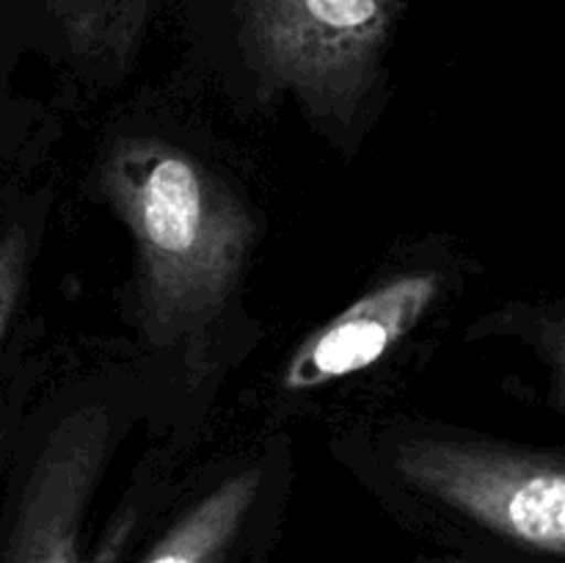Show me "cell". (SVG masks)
Instances as JSON below:
<instances>
[{
	"label": "cell",
	"mask_w": 565,
	"mask_h": 563,
	"mask_svg": "<svg viewBox=\"0 0 565 563\" xmlns=\"http://www.w3.org/2000/svg\"><path fill=\"white\" fill-rule=\"evenodd\" d=\"M28 254H31V241L20 224L0 232V346L20 304L28 274Z\"/></svg>",
	"instance_id": "cell-8"
},
{
	"label": "cell",
	"mask_w": 565,
	"mask_h": 563,
	"mask_svg": "<svg viewBox=\"0 0 565 563\" xmlns=\"http://www.w3.org/2000/svg\"><path fill=\"white\" fill-rule=\"evenodd\" d=\"M66 3L81 31L130 42L141 25L149 0H66Z\"/></svg>",
	"instance_id": "cell-7"
},
{
	"label": "cell",
	"mask_w": 565,
	"mask_h": 563,
	"mask_svg": "<svg viewBox=\"0 0 565 563\" xmlns=\"http://www.w3.org/2000/svg\"><path fill=\"white\" fill-rule=\"evenodd\" d=\"M401 0H243L265 75L318 114H351L373 83Z\"/></svg>",
	"instance_id": "cell-2"
},
{
	"label": "cell",
	"mask_w": 565,
	"mask_h": 563,
	"mask_svg": "<svg viewBox=\"0 0 565 563\" xmlns=\"http://www.w3.org/2000/svg\"><path fill=\"white\" fill-rule=\"evenodd\" d=\"M110 414L83 406L66 414L33 458L6 533L0 563H119L136 530L121 511L92 552L83 550L88 502L110 453Z\"/></svg>",
	"instance_id": "cell-4"
},
{
	"label": "cell",
	"mask_w": 565,
	"mask_h": 563,
	"mask_svg": "<svg viewBox=\"0 0 565 563\" xmlns=\"http://www.w3.org/2000/svg\"><path fill=\"white\" fill-rule=\"evenodd\" d=\"M99 180L136 241L143 331L158 346L193 340L235 293L257 232L252 213L207 166L160 138L116 144Z\"/></svg>",
	"instance_id": "cell-1"
},
{
	"label": "cell",
	"mask_w": 565,
	"mask_h": 563,
	"mask_svg": "<svg viewBox=\"0 0 565 563\" xmlns=\"http://www.w3.org/2000/svg\"><path fill=\"white\" fill-rule=\"evenodd\" d=\"M439 287L436 274H408L356 298L287 359L281 390L309 392L373 368L417 329L434 307Z\"/></svg>",
	"instance_id": "cell-5"
},
{
	"label": "cell",
	"mask_w": 565,
	"mask_h": 563,
	"mask_svg": "<svg viewBox=\"0 0 565 563\" xmlns=\"http://www.w3.org/2000/svg\"><path fill=\"white\" fill-rule=\"evenodd\" d=\"M439 563H467V561H439Z\"/></svg>",
	"instance_id": "cell-10"
},
{
	"label": "cell",
	"mask_w": 565,
	"mask_h": 563,
	"mask_svg": "<svg viewBox=\"0 0 565 563\" xmlns=\"http://www.w3.org/2000/svg\"><path fill=\"white\" fill-rule=\"evenodd\" d=\"M263 472L257 467L232 475L182 513L174 528L149 550L143 563H221L246 524Z\"/></svg>",
	"instance_id": "cell-6"
},
{
	"label": "cell",
	"mask_w": 565,
	"mask_h": 563,
	"mask_svg": "<svg viewBox=\"0 0 565 563\" xmlns=\"http://www.w3.org/2000/svg\"><path fill=\"white\" fill-rule=\"evenodd\" d=\"M406 484L530 550L565 552V472L557 456L461 439H414L397 453Z\"/></svg>",
	"instance_id": "cell-3"
},
{
	"label": "cell",
	"mask_w": 565,
	"mask_h": 563,
	"mask_svg": "<svg viewBox=\"0 0 565 563\" xmlns=\"http://www.w3.org/2000/svg\"><path fill=\"white\" fill-rule=\"evenodd\" d=\"M3 461H6V434L0 431V480H3Z\"/></svg>",
	"instance_id": "cell-9"
}]
</instances>
